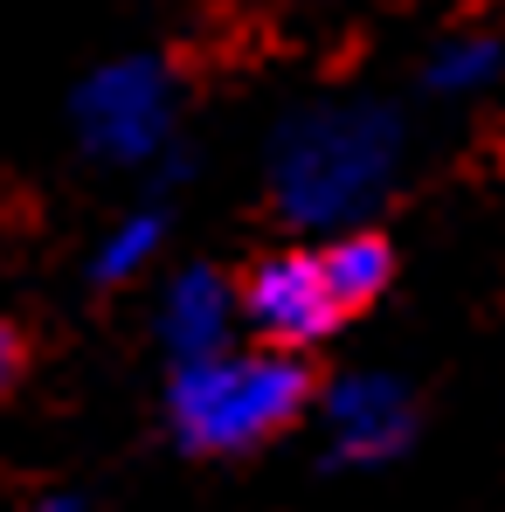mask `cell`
Masks as SVG:
<instances>
[{
  "label": "cell",
  "instance_id": "9c48e42d",
  "mask_svg": "<svg viewBox=\"0 0 505 512\" xmlns=\"http://www.w3.org/2000/svg\"><path fill=\"white\" fill-rule=\"evenodd\" d=\"M167 250V208H132V215H118L104 236H97V250H90V284H139L153 263Z\"/></svg>",
  "mask_w": 505,
  "mask_h": 512
},
{
  "label": "cell",
  "instance_id": "7c38bea8",
  "mask_svg": "<svg viewBox=\"0 0 505 512\" xmlns=\"http://www.w3.org/2000/svg\"><path fill=\"white\" fill-rule=\"evenodd\" d=\"M270 7H291V14H326V7H346V0H270Z\"/></svg>",
  "mask_w": 505,
  "mask_h": 512
},
{
  "label": "cell",
  "instance_id": "52a82bcc",
  "mask_svg": "<svg viewBox=\"0 0 505 512\" xmlns=\"http://www.w3.org/2000/svg\"><path fill=\"white\" fill-rule=\"evenodd\" d=\"M319 250V263H326V284H333L339 312L346 319H360V312H374L388 291H395V277H402V256H395V243L367 222V229H339V236H326V243H312Z\"/></svg>",
  "mask_w": 505,
  "mask_h": 512
},
{
  "label": "cell",
  "instance_id": "277c9868",
  "mask_svg": "<svg viewBox=\"0 0 505 512\" xmlns=\"http://www.w3.org/2000/svg\"><path fill=\"white\" fill-rule=\"evenodd\" d=\"M312 416H319L326 471H388L395 457H409L422 429L416 388L402 374H381V367H353L333 388H319Z\"/></svg>",
  "mask_w": 505,
  "mask_h": 512
},
{
  "label": "cell",
  "instance_id": "8fae6325",
  "mask_svg": "<svg viewBox=\"0 0 505 512\" xmlns=\"http://www.w3.org/2000/svg\"><path fill=\"white\" fill-rule=\"evenodd\" d=\"M28 512H90L84 492H42V499H28Z\"/></svg>",
  "mask_w": 505,
  "mask_h": 512
},
{
  "label": "cell",
  "instance_id": "5b68a950",
  "mask_svg": "<svg viewBox=\"0 0 505 512\" xmlns=\"http://www.w3.org/2000/svg\"><path fill=\"white\" fill-rule=\"evenodd\" d=\"M236 291H243V333H250L256 346L312 353V346H326L339 326H346L333 284H326L319 250H277V256H263Z\"/></svg>",
  "mask_w": 505,
  "mask_h": 512
},
{
  "label": "cell",
  "instance_id": "ba28073f",
  "mask_svg": "<svg viewBox=\"0 0 505 512\" xmlns=\"http://www.w3.org/2000/svg\"><path fill=\"white\" fill-rule=\"evenodd\" d=\"M499 77H505V35H492V28H450L422 56V90L443 104H471V97L499 90Z\"/></svg>",
  "mask_w": 505,
  "mask_h": 512
},
{
  "label": "cell",
  "instance_id": "6da1fadb",
  "mask_svg": "<svg viewBox=\"0 0 505 512\" xmlns=\"http://www.w3.org/2000/svg\"><path fill=\"white\" fill-rule=\"evenodd\" d=\"M409 167V125L381 97H312L277 118L263 146V187L284 229L339 236L367 229Z\"/></svg>",
  "mask_w": 505,
  "mask_h": 512
},
{
  "label": "cell",
  "instance_id": "30bf717a",
  "mask_svg": "<svg viewBox=\"0 0 505 512\" xmlns=\"http://www.w3.org/2000/svg\"><path fill=\"white\" fill-rule=\"evenodd\" d=\"M21 360H28V353H21V333L0 319V402L14 395V381H21Z\"/></svg>",
  "mask_w": 505,
  "mask_h": 512
},
{
  "label": "cell",
  "instance_id": "8992f818",
  "mask_svg": "<svg viewBox=\"0 0 505 512\" xmlns=\"http://www.w3.org/2000/svg\"><path fill=\"white\" fill-rule=\"evenodd\" d=\"M153 326H160V346H167L173 367L208 360V353H229L236 333H243V291H236L222 270L187 263V270H173V277H167Z\"/></svg>",
  "mask_w": 505,
  "mask_h": 512
},
{
  "label": "cell",
  "instance_id": "3957f363",
  "mask_svg": "<svg viewBox=\"0 0 505 512\" xmlns=\"http://www.w3.org/2000/svg\"><path fill=\"white\" fill-rule=\"evenodd\" d=\"M70 125L97 167H160L180 139V84L160 56H111L77 84Z\"/></svg>",
  "mask_w": 505,
  "mask_h": 512
},
{
  "label": "cell",
  "instance_id": "7a4b0ae2",
  "mask_svg": "<svg viewBox=\"0 0 505 512\" xmlns=\"http://www.w3.org/2000/svg\"><path fill=\"white\" fill-rule=\"evenodd\" d=\"M312 402H319V381H312L305 353L229 346V353L173 367L167 429L187 457H250L263 443L291 436L312 416Z\"/></svg>",
  "mask_w": 505,
  "mask_h": 512
}]
</instances>
